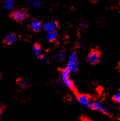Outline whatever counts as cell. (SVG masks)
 I'll return each mask as SVG.
<instances>
[{"label":"cell","mask_w":120,"mask_h":121,"mask_svg":"<svg viewBox=\"0 0 120 121\" xmlns=\"http://www.w3.org/2000/svg\"><path fill=\"white\" fill-rule=\"evenodd\" d=\"M57 37V34L55 32H48L46 35V39L48 41H52L55 40Z\"/></svg>","instance_id":"4fadbf2b"},{"label":"cell","mask_w":120,"mask_h":121,"mask_svg":"<svg viewBox=\"0 0 120 121\" xmlns=\"http://www.w3.org/2000/svg\"><path fill=\"white\" fill-rule=\"evenodd\" d=\"M69 71L66 68L63 69L61 73V77L62 80L63 82L64 83V84L68 86L70 88H74L75 85V83L73 82L72 80H70L69 78Z\"/></svg>","instance_id":"3957f363"},{"label":"cell","mask_w":120,"mask_h":121,"mask_svg":"<svg viewBox=\"0 0 120 121\" xmlns=\"http://www.w3.org/2000/svg\"><path fill=\"white\" fill-rule=\"evenodd\" d=\"M1 102H0V107H1Z\"/></svg>","instance_id":"44dd1931"},{"label":"cell","mask_w":120,"mask_h":121,"mask_svg":"<svg viewBox=\"0 0 120 121\" xmlns=\"http://www.w3.org/2000/svg\"><path fill=\"white\" fill-rule=\"evenodd\" d=\"M80 26L83 28H85V27H86V23L85 22H81L80 23Z\"/></svg>","instance_id":"d6986e66"},{"label":"cell","mask_w":120,"mask_h":121,"mask_svg":"<svg viewBox=\"0 0 120 121\" xmlns=\"http://www.w3.org/2000/svg\"><path fill=\"white\" fill-rule=\"evenodd\" d=\"M104 113L108 115H111L112 114V109L108 104H104Z\"/></svg>","instance_id":"9a60e30c"},{"label":"cell","mask_w":120,"mask_h":121,"mask_svg":"<svg viewBox=\"0 0 120 121\" xmlns=\"http://www.w3.org/2000/svg\"><path fill=\"white\" fill-rule=\"evenodd\" d=\"M64 57H65V54L63 51L58 52L55 56V58L58 61H62L64 60Z\"/></svg>","instance_id":"5bb4252c"},{"label":"cell","mask_w":120,"mask_h":121,"mask_svg":"<svg viewBox=\"0 0 120 121\" xmlns=\"http://www.w3.org/2000/svg\"><path fill=\"white\" fill-rule=\"evenodd\" d=\"M19 83H20V86L23 88H26L28 87V82L25 79H21V80H20V82H19Z\"/></svg>","instance_id":"2e32d148"},{"label":"cell","mask_w":120,"mask_h":121,"mask_svg":"<svg viewBox=\"0 0 120 121\" xmlns=\"http://www.w3.org/2000/svg\"><path fill=\"white\" fill-rule=\"evenodd\" d=\"M43 4L42 0H31L28 3V6L31 7L37 8Z\"/></svg>","instance_id":"8fae6325"},{"label":"cell","mask_w":120,"mask_h":121,"mask_svg":"<svg viewBox=\"0 0 120 121\" xmlns=\"http://www.w3.org/2000/svg\"><path fill=\"white\" fill-rule=\"evenodd\" d=\"M83 42H82V41H79L77 43V46L78 48H81L83 46Z\"/></svg>","instance_id":"ac0fdd59"},{"label":"cell","mask_w":120,"mask_h":121,"mask_svg":"<svg viewBox=\"0 0 120 121\" xmlns=\"http://www.w3.org/2000/svg\"><path fill=\"white\" fill-rule=\"evenodd\" d=\"M15 4L14 0H6L4 2V7L6 10H10L14 8Z\"/></svg>","instance_id":"7c38bea8"},{"label":"cell","mask_w":120,"mask_h":121,"mask_svg":"<svg viewBox=\"0 0 120 121\" xmlns=\"http://www.w3.org/2000/svg\"><path fill=\"white\" fill-rule=\"evenodd\" d=\"M100 56L99 53L97 51H92L86 57V61L89 64L95 65L99 63L100 61Z\"/></svg>","instance_id":"277c9868"},{"label":"cell","mask_w":120,"mask_h":121,"mask_svg":"<svg viewBox=\"0 0 120 121\" xmlns=\"http://www.w3.org/2000/svg\"><path fill=\"white\" fill-rule=\"evenodd\" d=\"M17 40V37L15 34L12 32H8L4 38V41L6 44L8 45H11L15 43Z\"/></svg>","instance_id":"8992f818"},{"label":"cell","mask_w":120,"mask_h":121,"mask_svg":"<svg viewBox=\"0 0 120 121\" xmlns=\"http://www.w3.org/2000/svg\"><path fill=\"white\" fill-rule=\"evenodd\" d=\"M113 101L116 104H120V93L118 92L113 97Z\"/></svg>","instance_id":"e0dca14e"},{"label":"cell","mask_w":120,"mask_h":121,"mask_svg":"<svg viewBox=\"0 0 120 121\" xmlns=\"http://www.w3.org/2000/svg\"><path fill=\"white\" fill-rule=\"evenodd\" d=\"M0 80H1V75H0Z\"/></svg>","instance_id":"603a6c76"},{"label":"cell","mask_w":120,"mask_h":121,"mask_svg":"<svg viewBox=\"0 0 120 121\" xmlns=\"http://www.w3.org/2000/svg\"><path fill=\"white\" fill-rule=\"evenodd\" d=\"M91 108L99 112H104V104H101L97 100H95L92 102Z\"/></svg>","instance_id":"9c48e42d"},{"label":"cell","mask_w":120,"mask_h":121,"mask_svg":"<svg viewBox=\"0 0 120 121\" xmlns=\"http://www.w3.org/2000/svg\"><path fill=\"white\" fill-rule=\"evenodd\" d=\"M44 62L47 64V63H49V59H48V58H45V59H44Z\"/></svg>","instance_id":"ffe728a7"},{"label":"cell","mask_w":120,"mask_h":121,"mask_svg":"<svg viewBox=\"0 0 120 121\" xmlns=\"http://www.w3.org/2000/svg\"><path fill=\"white\" fill-rule=\"evenodd\" d=\"M43 28L48 32H55V30L58 28V24L55 22H51L45 23L43 25Z\"/></svg>","instance_id":"52a82bcc"},{"label":"cell","mask_w":120,"mask_h":121,"mask_svg":"<svg viewBox=\"0 0 120 121\" xmlns=\"http://www.w3.org/2000/svg\"><path fill=\"white\" fill-rule=\"evenodd\" d=\"M27 12L25 9H19L14 10L12 13L11 17L13 19L17 22H23L27 18Z\"/></svg>","instance_id":"7a4b0ae2"},{"label":"cell","mask_w":120,"mask_h":121,"mask_svg":"<svg viewBox=\"0 0 120 121\" xmlns=\"http://www.w3.org/2000/svg\"><path fill=\"white\" fill-rule=\"evenodd\" d=\"M77 100L80 104L83 105L85 107L91 108L92 102L88 95H85V94H80L77 96Z\"/></svg>","instance_id":"5b68a950"},{"label":"cell","mask_w":120,"mask_h":121,"mask_svg":"<svg viewBox=\"0 0 120 121\" xmlns=\"http://www.w3.org/2000/svg\"><path fill=\"white\" fill-rule=\"evenodd\" d=\"M69 73H76L79 69V63L77 60V54L75 52H72L69 57L67 66L66 68Z\"/></svg>","instance_id":"6da1fadb"},{"label":"cell","mask_w":120,"mask_h":121,"mask_svg":"<svg viewBox=\"0 0 120 121\" xmlns=\"http://www.w3.org/2000/svg\"><path fill=\"white\" fill-rule=\"evenodd\" d=\"M0 117H1V112H0Z\"/></svg>","instance_id":"7402d4cb"},{"label":"cell","mask_w":120,"mask_h":121,"mask_svg":"<svg viewBox=\"0 0 120 121\" xmlns=\"http://www.w3.org/2000/svg\"><path fill=\"white\" fill-rule=\"evenodd\" d=\"M30 26L32 30L34 32H38L41 29L42 24L38 20L33 19L30 22Z\"/></svg>","instance_id":"ba28073f"},{"label":"cell","mask_w":120,"mask_h":121,"mask_svg":"<svg viewBox=\"0 0 120 121\" xmlns=\"http://www.w3.org/2000/svg\"><path fill=\"white\" fill-rule=\"evenodd\" d=\"M33 52H34V55L36 56L37 58H38L39 59H42L43 56L42 54L41 49H40L39 46L37 45V44H35V45L33 46Z\"/></svg>","instance_id":"30bf717a"}]
</instances>
